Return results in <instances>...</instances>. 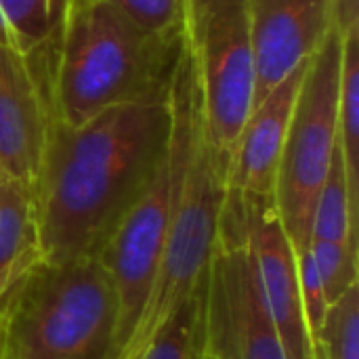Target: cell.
<instances>
[{"label": "cell", "mask_w": 359, "mask_h": 359, "mask_svg": "<svg viewBox=\"0 0 359 359\" xmlns=\"http://www.w3.org/2000/svg\"><path fill=\"white\" fill-rule=\"evenodd\" d=\"M44 118L32 185L40 261L95 257L166 154L168 101L114 105L78 126Z\"/></svg>", "instance_id": "1"}, {"label": "cell", "mask_w": 359, "mask_h": 359, "mask_svg": "<svg viewBox=\"0 0 359 359\" xmlns=\"http://www.w3.org/2000/svg\"><path fill=\"white\" fill-rule=\"evenodd\" d=\"M183 29L149 34L109 0H61L48 40L27 53L46 116L84 124L107 107L166 103Z\"/></svg>", "instance_id": "2"}, {"label": "cell", "mask_w": 359, "mask_h": 359, "mask_svg": "<svg viewBox=\"0 0 359 359\" xmlns=\"http://www.w3.org/2000/svg\"><path fill=\"white\" fill-rule=\"evenodd\" d=\"M118 301L97 257L32 265L0 297V359H114Z\"/></svg>", "instance_id": "3"}, {"label": "cell", "mask_w": 359, "mask_h": 359, "mask_svg": "<svg viewBox=\"0 0 359 359\" xmlns=\"http://www.w3.org/2000/svg\"><path fill=\"white\" fill-rule=\"evenodd\" d=\"M229 160L231 156L219 151L210 141L202 103L183 156L175 208L149 297L116 359L139 358L162 324L204 284L227 198Z\"/></svg>", "instance_id": "4"}, {"label": "cell", "mask_w": 359, "mask_h": 359, "mask_svg": "<svg viewBox=\"0 0 359 359\" xmlns=\"http://www.w3.org/2000/svg\"><path fill=\"white\" fill-rule=\"evenodd\" d=\"M341 78L343 32L332 25L307 61L273 187V206L294 252L311 244L316 202L339 141Z\"/></svg>", "instance_id": "5"}, {"label": "cell", "mask_w": 359, "mask_h": 359, "mask_svg": "<svg viewBox=\"0 0 359 359\" xmlns=\"http://www.w3.org/2000/svg\"><path fill=\"white\" fill-rule=\"evenodd\" d=\"M183 36L198 67L210 141L231 156L255 101L246 0H183Z\"/></svg>", "instance_id": "6"}, {"label": "cell", "mask_w": 359, "mask_h": 359, "mask_svg": "<svg viewBox=\"0 0 359 359\" xmlns=\"http://www.w3.org/2000/svg\"><path fill=\"white\" fill-rule=\"evenodd\" d=\"M206 353L221 359H286L236 206L227 198L206 280Z\"/></svg>", "instance_id": "7"}, {"label": "cell", "mask_w": 359, "mask_h": 359, "mask_svg": "<svg viewBox=\"0 0 359 359\" xmlns=\"http://www.w3.org/2000/svg\"><path fill=\"white\" fill-rule=\"evenodd\" d=\"M227 200L236 206L242 236L286 359H313V341L299 290L297 255L273 200L246 198L229 189Z\"/></svg>", "instance_id": "8"}, {"label": "cell", "mask_w": 359, "mask_h": 359, "mask_svg": "<svg viewBox=\"0 0 359 359\" xmlns=\"http://www.w3.org/2000/svg\"><path fill=\"white\" fill-rule=\"evenodd\" d=\"M255 55V101L307 61L334 25L337 0H246Z\"/></svg>", "instance_id": "9"}, {"label": "cell", "mask_w": 359, "mask_h": 359, "mask_svg": "<svg viewBox=\"0 0 359 359\" xmlns=\"http://www.w3.org/2000/svg\"><path fill=\"white\" fill-rule=\"evenodd\" d=\"M307 61L288 74L265 99L252 105L231 149L227 175L229 191L246 198L273 200L280 156Z\"/></svg>", "instance_id": "10"}, {"label": "cell", "mask_w": 359, "mask_h": 359, "mask_svg": "<svg viewBox=\"0 0 359 359\" xmlns=\"http://www.w3.org/2000/svg\"><path fill=\"white\" fill-rule=\"evenodd\" d=\"M44 107L25 55L0 44V172L32 189L42 147Z\"/></svg>", "instance_id": "11"}, {"label": "cell", "mask_w": 359, "mask_h": 359, "mask_svg": "<svg viewBox=\"0 0 359 359\" xmlns=\"http://www.w3.org/2000/svg\"><path fill=\"white\" fill-rule=\"evenodd\" d=\"M40 261L32 189L0 172V297Z\"/></svg>", "instance_id": "12"}, {"label": "cell", "mask_w": 359, "mask_h": 359, "mask_svg": "<svg viewBox=\"0 0 359 359\" xmlns=\"http://www.w3.org/2000/svg\"><path fill=\"white\" fill-rule=\"evenodd\" d=\"M208 280V276H206ZM206 280L162 324L137 359H202L206 353Z\"/></svg>", "instance_id": "13"}, {"label": "cell", "mask_w": 359, "mask_h": 359, "mask_svg": "<svg viewBox=\"0 0 359 359\" xmlns=\"http://www.w3.org/2000/svg\"><path fill=\"white\" fill-rule=\"evenodd\" d=\"M339 143L345 160L349 196L359 210V25L343 34Z\"/></svg>", "instance_id": "14"}, {"label": "cell", "mask_w": 359, "mask_h": 359, "mask_svg": "<svg viewBox=\"0 0 359 359\" xmlns=\"http://www.w3.org/2000/svg\"><path fill=\"white\" fill-rule=\"evenodd\" d=\"M359 210L353 206L347 185L345 160L341 143L337 141L328 177L320 189L313 223H311V242H347L358 240Z\"/></svg>", "instance_id": "15"}, {"label": "cell", "mask_w": 359, "mask_h": 359, "mask_svg": "<svg viewBox=\"0 0 359 359\" xmlns=\"http://www.w3.org/2000/svg\"><path fill=\"white\" fill-rule=\"evenodd\" d=\"M0 11L15 38L17 50L27 55L42 46L55 29L57 0H0Z\"/></svg>", "instance_id": "16"}, {"label": "cell", "mask_w": 359, "mask_h": 359, "mask_svg": "<svg viewBox=\"0 0 359 359\" xmlns=\"http://www.w3.org/2000/svg\"><path fill=\"white\" fill-rule=\"evenodd\" d=\"M316 341L326 359H359V284L328 307Z\"/></svg>", "instance_id": "17"}, {"label": "cell", "mask_w": 359, "mask_h": 359, "mask_svg": "<svg viewBox=\"0 0 359 359\" xmlns=\"http://www.w3.org/2000/svg\"><path fill=\"white\" fill-rule=\"evenodd\" d=\"M318 276L324 286L328 307L337 303L351 286L359 284L358 240L347 242H311L309 244Z\"/></svg>", "instance_id": "18"}, {"label": "cell", "mask_w": 359, "mask_h": 359, "mask_svg": "<svg viewBox=\"0 0 359 359\" xmlns=\"http://www.w3.org/2000/svg\"><path fill=\"white\" fill-rule=\"evenodd\" d=\"M149 34L183 29V0H109Z\"/></svg>", "instance_id": "19"}, {"label": "cell", "mask_w": 359, "mask_h": 359, "mask_svg": "<svg viewBox=\"0 0 359 359\" xmlns=\"http://www.w3.org/2000/svg\"><path fill=\"white\" fill-rule=\"evenodd\" d=\"M297 271H299V290H301V303H303V313L307 322V330L311 341H316L326 313H328V301L324 294L322 280L318 276L313 257L309 248L297 250Z\"/></svg>", "instance_id": "20"}, {"label": "cell", "mask_w": 359, "mask_h": 359, "mask_svg": "<svg viewBox=\"0 0 359 359\" xmlns=\"http://www.w3.org/2000/svg\"><path fill=\"white\" fill-rule=\"evenodd\" d=\"M334 25L345 34L359 25V0H337L334 4Z\"/></svg>", "instance_id": "21"}, {"label": "cell", "mask_w": 359, "mask_h": 359, "mask_svg": "<svg viewBox=\"0 0 359 359\" xmlns=\"http://www.w3.org/2000/svg\"><path fill=\"white\" fill-rule=\"evenodd\" d=\"M0 44L6 46V48H11V50H17L15 38H13V34H11V29H8V25H6V19H4L2 11H0ZM17 53H19V50H17Z\"/></svg>", "instance_id": "22"}, {"label": "cell", "mask_w": 359, "mask_h": 359, "mask_svg": "<svg viewBox=\"0 0 359 359\" xmlns=\"http://www.w3.org/2000/svg\"><path fill=\"white\" fill-rule=\"evenodd\" d=\"M313 359H326V355H324V349H322V345L316 341L313 343Z\"/></svg>", "instance_id": "23"}, {"label": "cell", "mask_w": 359, "mask_h": 359, "mask_svg": "<svg viewBox=\"0 0 359 359\" xmlns=\"http://www.w3.org/2000/svg\"><path fill=\"white\" fill-rule=\"evenodd\" d=\"M202 359H221V358H217V355H210V353H204V358Z\"/></svg>", "instance_id": "24"}]
</instances>
